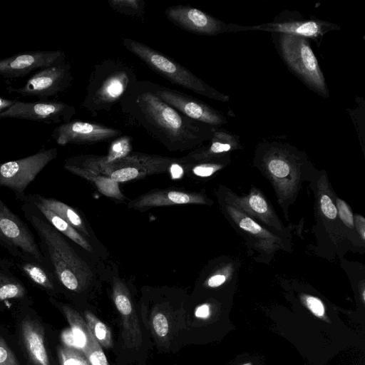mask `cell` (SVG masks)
<instances>
[{
	"mask_svg": "<svg viewBox=\"0 0 365 365\" xmlns=\"http://www.w3.org/2000/svg\"><path fill=\"white\" fill-rule=\"evenodd\" d=\"M16 101V100H11L0 96V113L11 106Z\"/></svg>",
	"mask_w": 365,
	"mask_h": 365,
	"instance_id": "cell-42",
	"label": "cell"
},
{
	"mask_svg": "<svg viewBox=\"0 0 365 365\" xmlns=\"http://www.w3.org/2000/svg\"><path fill=\"white\" fill-rule=\"evenodd\" d=\"M322 181L318 183V190L317 194V208L319 217L328 224L331 228V237L336 235L334 230L340 235V226H342L340 222L337 209L335 204L334 197H332L331 192L327 183V179L324 177L321 178Z\"/></svg>",
	"mask_w": 365,
	"mask_h": 365,
	"instance_id": "cell-26",
	"label": "cell"
},
{
	"mask_svg": "<svg viewBox=\"0 0 365 365\" xmlns=\"http://www.w3.org/2000/svg\"><path fill=\"white\" fill-rule=\"evenodd\" d=\"M112 297L120 316L122 337L125 346L128 348H138L143 341L139 319L128 288L118 279L113 282Z\"/></svg>",
	"mask_w": 365,
	"mask_h": 365,
	"instance_id": "cell-18",
	"label": "cell"
},
{
	"mask_svg": "<svg viewBox=\"0 0 365 365\" xmlns=\"http://www.w3.org/2000/svg\"><path fill=\"white\" fill-rule=\"evenodd\" d=\"M123 47L146 64L152 71L171 83L209 98L227 101L228 97L205 83L187 68L153 49L130 38L122 39Z\"/></svg>",
	"mask_w": 365,
	"mask_h": 365,
	"instance_id": "cell-5",
	"label": "cell"
},
{
	"mask_svg": "<svg viewBox=\"0 0 365 365\" xmlns=\"http://www.w3.org/2000/svg\"><path fill=\"white\" fill-rule=\"evenodd\" d=\"M132 67L107 58L97 63L88 79L82 106L93 116L110 111L138 81Z\"/></svg>",
	"mask_w": 365,
	"mask_h": 365,
	"instance_id": "cell-3",
	"label": "cell"
},
{
	"mask_svg": "<svg viewBox=\"0 0 365 365\" xmlns=\"http://www.w3.org/2000/svg\"><path fill=\"white\" fill-rule=\"evenodd\" d=\"M12 261L14 267L37 287L51 294L58 290L59 285L46 267L33 261L16 259Z\"/></svg>",
	"mask_w": 365,
	"mask_h": 365,
	"instance_id": "cell-24",
	"label": "cell"
},
{
	"mask_svg": "<svg viewBox=\"0 0 365 365\" xmlns=\"http://www.w3.org/2000/svg\"><path fill=\"white\" fill-rule=\"evenodd\" d=\"M226 279V274L220 272L215 273L207 279L206 284L209 287H217L224 284Z\"/></svg>",
	"mask_w": 365,
	"mask_h": 365,
	"instance_id": "cell-41",
	"label": "cell"
},
{
	"mask_svg": "<svg viewBox=\"0 0 365 365\" xmlns=\"http://www.w3.org/2000/svg\"><path fill=\"white\" fill-rule=\"evenodd\" d=\"M131 150V138L128 135H120L111 143L107 155H100L103 161L106 163L123 158Z\"/></svg>",
	"mask_w": 365,
	"mask_h": 365,
	"instance_id": "cell-32",
	"label": "cell"
},
{
	"mask_svg": "<svg viewBox=\"0 0 365 365\" xmlns=\"http://www.w3.org/2000/svg\"><path fill=\"white\" fill-rule=\"evenodd\" d=\"M165 14L175 26L195 34L213 36L224 29L219 20L188 5L169 6L165 10Z\"/></svg>",
	"mask_w": 365,
	"mask_h": 365,
	"instance_id": "cell-17",
	"label": "cell"
},
{
	"mask_svg": "<svg viewBox=\"0 0 365 365\" xmlns=\"http://www.w3.org/2000/svg\"><path fill=\"white\" fill-rule=\"evenodd\" d=\"M76 114L75 107L60 101L39 100L34 102L16 101L0 113V120L17 118L51 123H65Z\"/></svg>",
	"mask_w": 365,
	"mask_h": 365,
	"instance_id": "cell-13",
	"label": "cell"
},
{
	"mask_svg": "<svg viewBox=\"0 0 365 365\" xmlns=\"http://www.w3.org/2000/svg\"><path fill=\"white\" fill-rule=\"evenodd\" d=\"M262 172L271 182L284 212L292 204L305 180L301 168L289 158L274 153L263 160Z\"/></svg>",
	"mask_w": 365,
	"mask_h": 365,
	"instance_id": "cell-9",
	"label": "cell"
},
{
	"mask_svg": "<svg viewBox=\"0 0 365 365\" xmlns=\"http://www.w3.org/2000/svg\"><path fill=\"white\" fill-rule=\"evenodd\" d=\"M211 140V144L208 147L195 150L182 158V160L190 164L207 162L216 158L220 154L230 151L235 145L232 137L216 129L213 133Z\"/></svg>",
	"mask_w": 365,
	"mask_h": 365,
	"instance_id": "cell-25",
	"label": "cell"
},
{
	"mask_svg": "<svg viewBox=\"0 0 365 365\" xmlns=\"http://www.w3.org/2000/svg\"><path fill=\"white\" fill-rule=\"evenodd\" d=\"M73 80L71 65L66 61L36 71L19 88L8 87L9 93L48 100L66 91Z\"/></svg>",
	"mask_w": 365,
	"mask_h": 365,
	"instance_id": "cell-11",
	"label": "cell"
},
{
	"mask_svg": "<svg viewBox=\"0 0 365 365\" xmlns=\"http://www.w3.org/2000/svg\"><path fill=\"white\" fill-rule=\"evenodd\" d=\"M66 61L63 51H26L0 59V76L19 78Z\"/></svg>",
	"mask_w": 365,
	"mask_h": 365,
	"instance_id": "cell-16",
	"label": "cell"
},
{
	"mask_svg": "<svg viewBox=\"0 0 365 365\" xmlns=\"http://www.w3.org/2000/svg\"><path fill=\"white\" fill-rule=\"evenodd\" d=\"M242 365H252L251 364H242Z\"/></svg>",
	"mask_w": 365,
	"mask_h": 365,
	"instance_id": "cell-44",
	"label": "cell"
},
{
	"mask_svg": "<svg viewBox=\"0 0 365 365\" xmlns=\"http://www.w3.org/2000/svg\"><path fill=\"white\" fill-rule=\"evenodd\" d=\"M307 307L313 314L318 317H323L325 312L324 306L322 302L316 297L305 295L303 298Z\"/></svg>",
	"mask_w": 365,
	"mask_h": 365,
	"instance_id": "cell-39",
	"label": "cell"
},
{
	"mask_svg": "<svg viewBox=\"0 0 365 365\" xmlns=\"http://www.w3.org/2000/svg\"><path fill=\"white\" fill-rule=\"evenodd\" d=\"M21 210L35 231L46 267L59 287L71 293L86 289L93 273L77 245L56 230L33 205L21 202Z\"/></svg>",
	"mask_w": 365,
	"mask_h": 365,
	"instance_id": "cell-2",
	"label": "cell"
},
{
	"mask_svg": "<svg viewBox=\"0 0 365 365\" xmlns=\"http://www.w3.org/2000/svg\"><path fill=\"white\" fill-rule=\"evenodd\" d=\"M91 365H110L102 347L92 334V345L86 354Z\"/></svg>",
	"mask_w": 365,
	"mask_h": 365,
	"instance_id": "cell-36",
	"label": "cell"
},
{
	"mask_svg": "<svg viewBox=\"0 0 365 365\" xmlns=\"http://www.w3.org/2000/svg\"><path fill=\"white\" fill-rule=\"evenodd\" d=\"M57 351L60 365H91L86 355L77 349L63 345Z\"/></svg>",
	"mask_w": 365,
	"mask_h": 365,
	"instance_id": "cell-34",
	"label": "cell"
},
{
	"mask_svg": "<svg viewBox=\"0 0 365 365\" xmlns=\"http://www.w3.org/2000/svg\"><path fill=\"white\" fill-rule=\"evenodd\" d=\"M21 333L27 352L35 365H50L41 327L31 319L21 323Z\"/></svg>",
	"mask_w": 365,
	"mask_h": 365,
	"instance_id": "cell-22",
	"label": "cell"
},
{
	"mask_svg": "<svg viewBox=\"0 0 365 365\" xmlns=\"http://www.w3.org/2000/svg\"><path fill=\"white\" fill-rule=\"evenodd\" d=\"M222 167V164L217 163L202 162L194 165L192 171L195 175L205 178L211 176Z\"/></svg>",
	"mask_w": 365,
	"mask_h": 365,
	"instance_id": "cell-37",
	"label": "cell"
},
{
	"mask_svg": "<svg viewBox=\"0 0 365 365\" xmlns=\"http://www.w3.org/2000/svg\"><path fill=\"white\" fill-rule=\"evenodd\" d=\"M85 320L101 347L109 349L113 346L112 334L107 325L89 311L85 312Z\"/></svg>",
	"mask_w": 365,
	"mask_h": 365,
	"instance_id": "cell-30",
	"label": "cell"
},
{
	"mask_svg": "<svg viewBox=\"0 0 365 365\" xmlns=\"http://www.w3.org/2000/svg\"><path fill=\"white\" fill-rule=\"evenodd\" d=\"M122 131L101 123L71 120L56 127L51 137L57 144H93L115 139Z\"/></svg>",
	"mask_w": 365,
	"mask_h": 365,
	"instance_id": "cell-15",
	"label": "cell"
},
{
	"mask_svg": "<svg viewBox=\"0 0 365 365\" xmlns=\"http://www.w3.org/2000/svg\"><path fill=\"white\" fill-rule=\"evenodd\" d=\"M0 365H20L4 339L0 336Z\"/></svg>",
	"mask_w": 365,
	"mask_h": 365,
	"instance_id": "cell-38",
	"label": "cell"
},
{
	"mask_svg": "<svg viewBox=\"0 0 365 365\" xmlns=\"http://www.w3.org/2000/svg\"><path fill=\"white\" fill-rule=\"evenodd\" d=\"M210 314V309L208 305L204 304L198 308L197 311V316L200 317H207Z\"/></svg>",
	"mask_w": 365,
	"mask_h": 365,
	"instance_id": "cell-43",
	"label": "cell"
},
{
	"mask_svg": "<svg viewBox=\"0 0 365 365\" xmlns=\"http://www.w3.org/2000/svg\"><path fill=\"white\" fill-rule=\"evenodd\" d=\"M21 202L38 203L57 214L86 239L91 236L85 220L77 210L57 199L40 194H26Z\"/></svg>",
	"mask_w": 365,
	"mask_h": 365,
	"instance_id": "cell-21",
	"label": "cell"
},
{
	"mask_svg": "<svg viewBox=\"0 0 365 365\" xmlns=\"http://www.w3.org/2000/svg\"><path fill=\"white\" fill-rule=\"evenodd\" d=\"M335 204L337 209L338 217L344 227V230L350 231L352 242H356V237H359L354 229V214L349 205L343 200L334 197ZM360 239V238H359Z\"/></svg>",
	"mask_w": 365,
	"mask_h": 365,
	"instance_id": "cell-33",
	"label": "cell"
},
{
	"mask_svg": "<svg viewBox=\"0 0 365 365\" xmlns=\"http://www.w3.org/2000/svg\"><path fill=\"white\" fill-rule=\"evenodd\" d=\"M222 200L234 206L269 230L289 237V230L284 227L271 204L262 192L252 189L245 195H238L223 187Z\"/></svg>",
	"mask_w": 365,
	"mask_h": 365,
	"instance_id": "cell-12",
	"label": "cell"
},
{
	"mask_svg": "<svg viewBox=\"0 0 365 365\" xmlns=\"http://www.w3.org/2000/svg\"><path fill=\"white\" fill-rule=\"evenodd\" d=\"M354 229L358 235L359 237L361 238L364 242L365 240V219L360 215H355L354 216Z\"/></svg>",
	"mask_w": 365,
	"mask_h": 365,
	"instance_id": "cell-40",
	"label": "cell"
},
{
	"mask_svg": "<svg viewBox=\"0 0 365 365\" xmlns=\"http://www.w3.org/2000/svg\"><path fill=\"white\" fill-rule=\"evenodd\" d=\"M179 160L180 158L140 153H130L108 163L103 161L100 155H93L73 156L65 160L68 163L108 176L118 183L166 172L172 164Z\"/></svg>",
	"mask_w": 365,
	"mask_h": 365,
	"instance_id": "cell-4",
	"label": "cell"
},
{
	"mask_svg": "<svg viewBox=\"0 0 365 365\" xmlns=\"http://www.w3.org/2000/svg\"><path fill=\"white\" fill-rule=\"evenodd\" d=\"M130 122L171 151L193 148L211 139L215 127L190 119L161 100L150 81L138 80L119 102Z\"/></svg>",
	"mask_w": 365,
	"mask_h": 365,
	"instance_id": "cell-1",
	"label": "cell"
},
{
	"mask_svg": "<svg viewBox=\"0 0 365 365\" xmlns=\"http://www.w3.org/2000/svg\"><path fill=\"white\" fill-rule=\"evenodd\" d=\"M151 319V327L154 334L160 338L167 336L170 331L168 317L162 312H157Z\"/></svg>",
	"mask_w": 365,
	"mask_h": 365,
	"instance_id": "cell-35",
	"label": "cell"
},
{
	"mask_svg": "<svg viewBox=\"0 0 365 365\" xmlns=\"http://www.w3.org/2000/svg\"><path fill=\"white\" fill-rule=\"evenodd\" d=\"M221 205L223 212L235 229L245 238L250 249L255 250L262 259L270 260L278 250L287 251L291 248L289 237L269 230L223 200H221Z\"/></svg>",
	"mask_w": 365,
	"mask_h": 365,
	"instance_id": "cell-7",
	"label": "cell"
},
{
	"mask_svg": "<svg viewBox=\"0 0 365 365\" xmlns=\"http://www.w3.org/2000/svg\"><path fill=\"white\" fill-rule=\"evenodd\" d=\"M50 300L59 308L70 325V328L64 330L61 334L63 345L77 349L86 355L92 345V333L85 319L70 306L53 298H50Z\"/></svg>",
	"mask_w": 365,
	"mask_h": 365,
	"instance_id": "cell-20",
	"label": "cell"
},
{
	"mask_svg": "<svg viewBox=\"0 0 365 365\" xmlns=\"http://www.w3.org/2000/svg\"><path fill=\"white\" fill-rule=\"evenodd\" d=\"M0 246L16 259L36 262L47 268L38 241L31 230L1 197Z\"/></svg>",
	"mask_w": 365,
	"mask_h": 365,
	"instance_id": "cell-6",
	"label": "cell"
},
{
	"mask_svg": "<svg viewBox=\"0 0 365 365\" xmlns=\"http://www.w3.org/2000/svg\"><path fill=\"white\" fill-rule=\"evenodd\" d=\"M207 198L201 193L178 190H155L132 200L129 207L140 211L150 208L187 204H207Z\"/></svg>",
	"mask_w": 365,
	"mask_h": 365,
	"instance_id": "cell-19",
	"label": "cell"
},
{
	"mask_svg": "<svg viewBox=\"0 0 365 365\" xmlns=\"http://www.w3.org/2000/svg\"><path fill=\"white\" fill-rule=\"evenodd\" d=\"M324 27L315 21H298L282 24H272L265 29L267 31H274L284 34L294 35L301 37H316L323 33Z\"/></svg>",
	"mask_w": 365,
	"mask_h": 365,
	"instance_id": "cell-29",
	"label": "cell"
},
{
	"mask_svg": "<svg viewBox=\"0 0 365 365\" xmlns=\"http://www.w3.org/2000/svg\"><path fill=\"white\" fill-rule=\"evenodd\" d=\"M280 45L283 57L289 66L309 86L326 94L323 73L308 41L304 37L284 34Z\"/></svg>",
	"mask_w": 365,
	"mask_h": 365,
	"instance_id": "cell-10",
	"label": "cell"
},
{
	"mask_svg": "<svg viewBox=\"0 0 365 365\" xmlns=\"http://www.w3.org/2000/svg\"><path fill=\"white\" fill-rule=\"evenodd\" d=\"M150 86L161 100L190 119L213 127L225 121L219 112L192 96L151 81Z\"/></svg>",
	"mask_w": 365,
	"mask_h": 365,
	"instance_id": "cell-14",
	"label": "cell"
},
{
	"mask_svg": "<svg viewBox=\"0 0 365 365\" xmlns=\"http://www.w3.org/2000/svg\"><path fill=\"white\" fill-rule=\"evenodd\" d=\"M63 167L72 174L80 176L93 183L98 191L103 195L120 201L125 200V196L120 192L118 182L113 180L109 177L67 163H64Z\"/></svg>",
	"mask_w": 365,
	"mask_h": 365,
	"instance_id": "cell-27",
	"label": "cell"
},
{
	"mask_svg": "<svg viewBox=\"0 0 365 365\" xmlns=\"http://www.w3.org/2000/svg\"><path fill=\"white\" fill-rule=\"evenodd\" d=\"M110 7L115 12L141 18L145 12V3L143 0H109Z\"/></svg>",
	"mask_w": 365,
	"mask_h": 365,
	"instance_id": "cell-31",
	"label": "cell"
},
{
	"mask_svg": "<svg viewBox=\"0 0 365 365\" xmlns=\"http://www.w3.org/2000/svg\"><path fill=\"white\" fill-rule=\"evenodd\" d=\"M57 155V148H43L31 155L0 163V188L10 189L21 202L31 182Z\"/></svg>",
	"mask_w": 365,
	"mask_h": 365,
	"instance_id": "cell-8",
	"label": "cell"
},
{
	"mask_svg": "<svg viewBox=\"0 0 365 365\" xmlns=\"http://www.w3.org/2000/svg\"><path fill=\"white\" fill-rule=\"evenodd\" d=\"M12 260L0 259V307L9 300H21L26 297L27 290L12 270Z\"/></svg>",
	"mask_w": 365,
	"mask_h": 365,
	"instance_id": "cell-23",
	"label": "cell"
},
{
	"mask_svg": "<svg viewBox=\"0 0 365 365\" xmlns=\"http://www.w3.org/2000/svg\"><path fill=\"white\" fill-rule=\"evenodd\" d=\"M30 204L36 207L46 220L60 233L86 252H93V248L90 242L68 222L38 203L31 202Z\"/></svg>",
	"mask_w": 365,
	"mask_h": 365,
	"instance_id": "cell-28",
	"label": "cell"
}]
</instances>
